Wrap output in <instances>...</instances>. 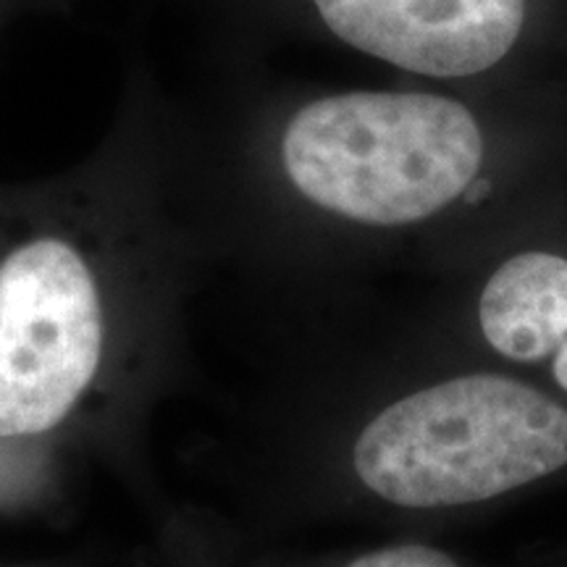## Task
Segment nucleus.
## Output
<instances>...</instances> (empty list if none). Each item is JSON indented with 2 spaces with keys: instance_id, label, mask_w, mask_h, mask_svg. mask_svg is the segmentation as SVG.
Wrapping results in <instances>:
<instances>
[{
  "instance_id": "1",
  "label": "nucleus",
  "mask_w": 567,
  "mask_h": 567,
  "mask_svg": "<svg viewBox=\"0 0 567 567\" xmlns=\"http://www.w3.org/2000/svg\"><path fill=\"white\" fill-rule=\"evenodd\" d=\"M352 463L389 505H476L567 467V410L507 375H460L381 410Z\"/></svg>"
},
{
  "instance_id": "5",
  "label": "nucleus",
  "mask_w": 567,
  "mask_h": 567,
  "mask_svg": "<svg viewBox=\"0 0 567 567\" xmlns=\"http://www.w3.org/2000/svg\"><path fill=\"white\" fill-rule=\"evenodd\" d=\"M481 331L502 358L544 363L567 392V258L520 252L486 281L478 302Z\"/></svg>"
},
{
  "instance_id": "4",
  "label": "nucleus",
  "mask_w": 567,
  "mask_h": 567,
  "mask_svg": "<svg viewBox=\"0 0 567 567\" xmlns=\"http://www.w3.org/2000/svg\"><path fill=\"white\" fill-rule=\"evenodd\" d=\"M344 42L425 76H471L515 45L526 0H316Z\"/></svg>"
},
{
  "instance_id": "6",
  "label": "nucleus",
  "mask_w": 567,
  "mask_h": 567,
  "mask_svg": "<svg viewBox=\"0 0 567 567\" xmlns=\"http://www.w3.org/2000/svg\"><path fill=\"white\" fill-rule=\"evenodd\" d=\"M344 567H457V563L439 549L421 547V544H402V547L368 551Z\"/></svg>"
},
{
  "instance_id": "2",
  "label": "nucleus",
  "mask_w": 567,
  "mask_h": 567,
  "mask_svg": "<svg viewBox=\"0 0 567 567\" xmlns=\"http://www.w3.org/2000/svg\"><path fill=\"white\" fill-rule=\"evenodd\" d=\"M281 161L318 208L368 226H405L471 187L484 137L473 113L450 97L347 92L295 113Z\"/></svg>"
},
{
  "instance_id": "3",
  "label": "nucleus",
  "mask_w": 567,
  "mask_h": 567,
  "mask_svg": "<svg viewBox=\"0 0 567 567\" xmlns=\"http://www.w3.org/2000/svg\"><path fill=\"white\" fill-rule=\"evenodd\" d=\"M111 289L53 231L0 234V442L61 429L101 384Z\"/></svg>"
}]
</instances>
